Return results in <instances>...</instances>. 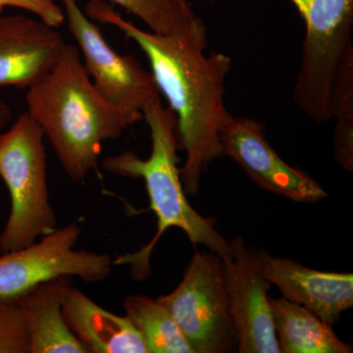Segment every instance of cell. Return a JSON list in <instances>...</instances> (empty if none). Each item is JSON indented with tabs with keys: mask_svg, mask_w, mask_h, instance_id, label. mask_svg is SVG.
I'll return each instance as SVG.
<instances>
[{
	"mask_svg": "<svg viewBox=\"0 0 353 353\" xmlns=\"http://www.w3.org/2000/svg\"><path fill=\"white\" fill-rule=\"evenodd\" d=\"M269 301L280 352H352V345L341 341L331 325L308 309L284 297Z\"/></svg>",
	"mask_w": 353,
	"mask_h": 353,
	"instance_id": "15",
	"label": "cell"
},
{
	"mask_svg": "<svg viewBox=\"0 0 353 353\" xmlns=\"http://www.w3.org/2000/svg\"><path fill=\"white\" fill-rule=\"evenodd\" d=\"M11 115L12 113L10 108L3 101H0V132L6 129L7 125L10 122Z\"/></svg>",
	"mask_w": 353,
	"mask_h": 353,
	"instance_id": "20",
	"label": "cell"
},
{
	"mask_svg": "<svg viewBox=\"0 0 353 353\" xmlns=\"http://www.w3.org/2000/svg\"><path fill=\"white\" fill-rule=\"evenodd\" d=\"M123 308L143 336L148 353H194L173 316L159 299L129 294Z\"/></svg>",
	"mask_w": 353,
	"mask_h": 353,
	"instance_id": "16",
	"label": "cell"
},
{
	"mask_svg": "<svg viewBox=\"0 0 353 353\" xmlns=\"http://www.w3.org/2000/svg\"><path fill=\"white\" fill-rule=\"evenodd\" d=\"M158 299L173 316L192 352H234L238 348L219 255L194 253L178 287Z\"/></svg>",
	"mask_w": 353,
	"mask_h": 353,
	"instance_id": "6",
	"label": "cell"
},
{
	"mask_svg": "<svg viewBox=\"0 0 353 353\" xmlns=\"http://www.w3.org/2000/svg\"><path fill=\"white\" fill-rule=\"evenodd\" d=\"M43 21L0 14V87L29 90L50 73L66 43Z\"/></svg>",
	"mask_w": 353,
	"mask_h": 353,
	"instance_id": "11",
	"label": "cell"
},
{
	"mask_svg": "<svg viewBox=\"0 0 353 353\" xmlns=\"http://www.w3.org/2000/svg\"><path fill=\"white\" fill-rule=\"evenodd\" d=\"M65 20L83 57V67L95 90L119 114L126 129L143 120V110L160 95L152 72L132 55L109 46L77 0H61Z\"/></svg>",
	"mask_w": 353,
	"mask_h": 353,
	"instance_id": "7",
	"label": "cell"
},
{
	"mask_svg": "<svg viewBox=\"0 0 353 353\" xmlns=\"http://www.w3.org/2000/svg\"><path fill=\"white\" fill-rule=\"evenodd\" d=\"M6 7L29 11L51 27H60L65 21L63 8L55 0H0V14Z\"/></svg>",
	"mask_w": 353,
	"mask_h": 353,
	"instance_id": "19",
	"label": "cell"
},
{
	"mask_svg": "<svg viewBox=\"0 0 353 353\" xmlns=\"http://www.w3.org/2000/svg\"><path fill=\"white\" fill-rule=\"evenodd\" d=\"M231 250L222 259L230 315L233 322L238 352L281 353L268 290L259 253L245 248L241 236L230 241Z\"/></svg>",
	"mask_w": 353,
	"mask_h": 353,
	"instance_id": "9",
	"label": "cell"
},
{
	"mask_svg": "<svg viewBox=\"0 0 353 353\" xmlns=\"http://www.w3.org/2000/svg\"><path fill=\"white\" fill-rule=\"evenodd\" d=\"M224 157L240 165L261 189L296 202H317L327 192L305 172L284 161L268 143L263 123L232 115L221 132Z\"/></svg>",
	"mask_w": 353,
	"mask_h": 353,
	"instance_id": "10",
	"label": "cell"
},
{
	"mask_svg": "<svg viewBox=\"0 0 353 353\" xmlns=\"http://www.w3.org/2000/svg\"><path fill=\"white\" fill-rule=\"evenodd\" d=\"M0 232H1V227H0Z\"/></svg>",
	"mask_w": 353,
	"mask_h": 353,
	"instance_id": "21",
	"label": "cell"
},
{
	"mask_svg": "<svg viewBox=\"0 0 353 353\" xmlns=\"http://www.w3.org/2000/svg\"><path fill=\"white\" fill-rule=\"evenodd\" d=\"M85 13L117 28L145 53L159 94L176 116L179 146L185 154L180 168L183 190L196 196L204 172L224 157L220 137L232 116L225 105L232 58L205 54L208 26L197 15L180 31L158 34L137 27L101 0L88 2Z\"/></svg>",
	"mask_w": 353,
	"mask_h": 353,
	"instance_id": "1",
	"label": "cell"
},
{
	"mask_svg": "<svg viewBox=\"0 0 353 353\" xmlns=\"http://www.w3.org/2000/svg\"><path fill=\"white\" fill-rule=\"evenodd\" d=\"M305 34L294 101L316 123L332 119L336 79L353 66V0H290Z\"/></svg>",
	"mask_w": 353,
	"mask_h": 353,
	"instance_id": "5",
	"label": "cell"
},
{
	"mask_svg": "<svg viewBox=\"0 0 353 353\" xmlns=\"http://www.w3.org/2000/svg\"><path fill=\"white\" fill-rule=\"evenodd\" d=\"M143 120L150 128L152 152L141 159L132 152L105 158L102 168L109 174L143 179L150 199V208L157 216V232L138 252L119 255L113 265H129L134 280L143 281L152 273L150 256L158 241L170 228L187 234L192 245H201L220 257L229 254L231 245L216 230L214 218L203 217L187 199L179 168L178 131L175 114L165 108L161 95L153 97L143 110Z\"/></svg>",
	"mask_w": 353,
	"mask_h": 353,
	"instance_id": "3",
	"label": "cell"
},
{
	"mask_svg": "<svg viewBox=\"0 0 353 353\" xmlns=\"http://www.w3.org/2000/svg\"><path fill=\"white\" fill-rule=\"evenodd\" d=\"M44 136L27 112L0 132V178L11 208L0 232V252L21 250L57 229L50 203Z\"/></svg>",
	"mask_w": 353,
	"mask_h": 353,
	"instance_id": "4",
	"label": "cell"
},
{
	"mask_svg": "<svg viewBox=\"0 0 353 353\" xmlns=\"http://www.w3.org/2000/svg\"><path fill=\"white\" fill-rule=\"evenodd\" d=\"M72 279L48 281L16 301L27 319L31 353H90L69 329L62 311Z\"/></svg>",
	"mask_w": 353,
	"mask_h": 353,
	"instance_id": "14",
	"label": "cell"
},
{
	"mask_svg": "<svg viewBox=\"0 0 353 353\" xmlns=\"http://www.w3.org/2000/svg\"><path fill=\"white\" fill-rule=\"evenodd\" d=\"M259 253L265 276L290 303L308 309L331 326L352 307V274L314 270L264 250Z\"/></svg>",
	"mask_w": 353,
	"mask_h": 353,
	"instance_id": "12",
	"label": "cell"
},
{
	"mask_svg": "<svg viewBox=\"0 0 353 353\" xmlns=\"http://www.w3.org/2000/svg\"><path fill=\"white\" fill-rule=\"evenodd\" d=\"M82 234L78 221L57 228L32 245L0 256V299L17 301L37 285L63 276L103 282L112 272L108 253L75 250Z\"/></svg>",
	"mask_w": 353,
	"mask_h": 353,
	"instance_id": "8",
	"label": "cell"
},
{
	"mask_svg": "<svg viewBox=\"0 0 353 353\" xmlns=\"http://www.w3.org/2000/svg\"><path fill=\"white\" fill-rule=\"evenodd\" d=\"M0 353H31L27 319L16 301L0 299Z\"/></svg>",
	"mask_w": 353,
	"mask_h": 353,
	"instance_id": "18",
	"label": "cell"
},
{
	"mask_svg": "<svg viewBox=\"0 0 353 353\" xmlns=\"http://www.w3.org/2000/svg\"><path fill=\"white\" fill-rule=\"evenodd\" d=\"M26 101L27 113L74 182L99 170L103 143L127 130L119 114L95 90L80 51L72 44L66 43L50 73L27 90Z\"/></svg>",
	"mask_w": 353,
	"mask_h": 353,
	"instance_id": "2",
	"label": "cell"
},
{
	"mask_svg": "<svg viewBox=\"0 0 353 353\" xmlns=\"http://www.w3.org/2000/svg\"><path fill=\"white\" fill-rule=\"evenodd\" d=\"M143 21L150 32L170 34L196 17L190 0H110Z\"/></svg>",
	"mask_w": 353,
	"mask_h": 353,
	"instance_id": "17",
	"label": "cell"
},
{
	"mask_svg": "<svg viewBox=\"0 0 353 353\" xmlns=\"http://www.w3.org/2000/svg\"><path fill=\"white\" fill-rule=\"evenodd\" d=\"M210 1H215V0H210Z\"/></svg>",
	"mask_w": 353,
	"mask_h": 353,
	"instance_id": "22",
	"label": "cell"
},
{
	"mask_svg": "<svg viewBox=\"0 0 353 353\" xmlns=\"http://www.w3.org/2000/svg\"><path fill=\"white\" fill-rule=\"evenodd\" d=\"M62 311L69 329L90 353H148L143 336L126 315L102 308L72 285Z\"/></svg>",
	"mask_w": 353,
	"mask_h": 353,
	"instance_id": "13",
	"label": "cell"
}]
</instances>
